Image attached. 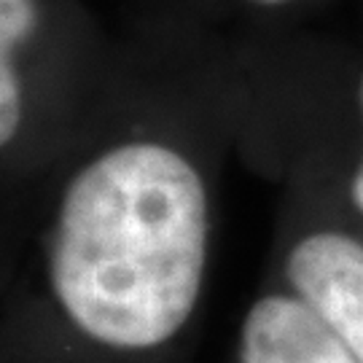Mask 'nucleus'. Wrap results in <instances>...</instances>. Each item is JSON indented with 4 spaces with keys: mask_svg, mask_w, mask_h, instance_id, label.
<instances>
[{
    "mask_svg": "<svg viewBox=\"0 0 363 363\" xmlns=\"http://www.w3.org/2000/svg\"><path fill=\"white\" fill-rule=\"evenodd\" d=\"M304 0H220V6L216 11L223 16V19H229V16H245V22L240 27V33H245L247 40L253 38V30H259V19H269V16H277V13H286V11H294L296 6H301ZM245 40V43H247ZM242 43V46H245ZM240 46V49H242ZM237 49V52H240ZM234 54V52H232ZM229 54V57H232ZM226 60V57H223ZM220 62V60H218Z\"/></svg>",
    "mask_w": 363,
    "mask_h": 363,
    "instance_id": "6",
    "label": "nucleus"
},
{
    "mask_svg": "<svg viewBox=\"0 0 363 363\" xmlns=\"http://www.w3.org/2000/svg\"><path fill=\"white\" fill-rule=\"evenodd\" d=\"M277 250V286L288 288L363 363V223L320 191L291 183Z\"/></svg>",
    "mask_w": 363,
    "mask_h": 363,
    "instance_id": "3",
    "label": "nucleus"
},
{
    "mask_svg": "<svg viewBox=\"0 0 363 363\" xmlns=\"http://www.w3.org/2000/svg\"><path fill=\"white\" fill-rule=\"evenodd\" d=\"M237 363H361V358L288 288L261 291L237 331Z\"/></svg>",
    "mask_w": 363,
    "mask_h": 363,
    "instance_id": "4",
    "label": "nucleus"
},
{
    "mask_svg": "<svg viewBox=\"0 0 363 363\" xmlns=\"http://www.w3.org/2000/svg\"><path fill=\"white\" fill-rule=\"evenodd\" d=\"M121 46L81 0H0V189L57 162L116 76Z\"/></svg>",
    "mask_w": 363,
    "mask_h": 363,
    "instance_id": "2",
    "label": "nucleus"
},
{
    "mask_svg": "<svg viewBox=\"0 0 363 363\" xmlns=\"http://www.w3.org/2000/svg\"><path fill=\"white\" fill-rule=\"evenodd\" d=\"M9 253H11V210L9 205L0 208V283L9 269Z\"/></svg>",
    "mask_w": 363,
    "mask_h": 363,
    "instance_id": "7",
    "label": "nucleus"
},
{
    "mask_svg": "<svg viewBox=\"0 0 363 363\" xmlns=\"http://www.w3.org/2000/svg\"><path fill=\"white\" fill-rule=\"evenodd\" d=\"M345 108V148L318 162L296 164L288 169L291 183H304L325 194L347 216L363 223V62H352L342 84Z\"/></svg>",
    "mask_w": 363,
    "mask_h": 363,
    "instance_id": "5",
    "label": "nucleus"
},
{
    "mask_svg": "<svg viewBox=\"0 0 363 363\" xmlns=\"http://www.w3.org/2000/svg\"><path fill=\"white\" fill-rule=\"evenodd\" d=\"M237 145L223 81L135 35L52 167L6 199L0 363H159L208 294L218 186Z\"/></svg>",
    "mask_w": 363,
    "mask_h": 363,
    "instance_id": "1",
    "label": "nucleus"
}]
</instances>
